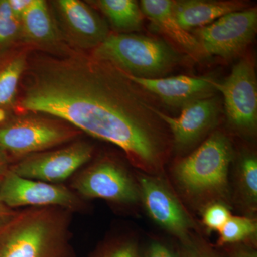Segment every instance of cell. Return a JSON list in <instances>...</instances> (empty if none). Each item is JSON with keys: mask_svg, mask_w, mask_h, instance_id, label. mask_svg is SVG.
Segmentation results:
<instances>
[{"mask_svg": "<svg viewBox=\"0 0 257 257\" xmlns=\"http://www.w3.org/2000/svg\"><path fill=\"white\" fill-rule=\"evenodd\" d=\"M16 107L63 120L82 133L119 147L148 175L163 170L169 140L163 121L123 71L92 54L29 58Z\"/></svg>", "mask_w": 257, "mask_h": 257, "instance_id": "obj_1", "label": "cell"}, {"mask_svg": "<svg viewBox=\"0 0 257 257\" xmlns=\"http://www.w3.org/2000/svg\"><path fill=\"white\" fill-rule=\"evenodd\" d=\"M73 214L60 207L19 210L0 233V257H76L71 233Z\"/></svg>", "mask_w": 257, "mask_h": 257, "instance_id": "obj_2", "label": "cell"}, {"mask_svg": "<svg viewBox=\"0 0 257 257\" xmlns=\"http://www.w3.org/2000/svg\"><path fill=\"white\" fill-rule=\"evenodd\" d=\"M232 146L216 132L197 150L175 165L174 177L186 195L194 200L226 197Z\"/></svg>", "mask_w": 257, "mask_h": 257, "instance_id": "obj_3", "label": "cell"}, {"mask_svg": "<svg viewBox=\"0 0 257 257\" xmlns=\"http://www.w3.org/2000/svg\"><path fill=\"white\" fill-rule=\"evenodd\" d=\"M91 54L142 78H160L180 60L178 52L166 42L133 33L109 34Z\"/></svg>", "mask_w": 257, "mask_h": 257, "instance_id": "obj_4", "label": "cell"}, {"mask_svg": "<svg viewBox=\"0 0 257 257\" xmlns=\"http://www.w3.org/2000/svg\"><path fill=\"white\" fill-rule=\"evenodd\" d=\"M63 120L48 115H12L0 124V150L15 162L75 141L82 134Z\"/></svg>", "mask_w": 257, "mask_h": 257, "instance_id": "obj_5", "label": "cell"}, {"mask_svg": "<svg viewBox=\"0 0 257 257\" xmlns=\"http://www.w3.org/2000/svg\"><path fill=\"white\" fill-rule=\"evenodd\" d=\"M70 188L83 199L131 204L140 199L139 185L117 162L103 158L74 174Z\"/></svg>", "mask_w": 257, "mask_h": 257, "instance_id": "obj_6", "label": "cell"}, {"mask_svg": "<svg viewBox=\"0 0 257 257\" xmlns=\"http://www.w3.org/2000/svg\"><path fill=\"white\" fill-rule=\"evenodd\" d=\"M0 199L13 209L21 207H60L83 212L87 203L62 184L24 178L8 170L0 179Z\"/></svg>", "mask_w": 257, "mask_h": 257, "instance_id": "obj_7", "label": "cell"}, {"mask_svg": "<svg viewBox=\"0 0 257 257\" xmlns=\"http://www.w3.org/2000/svg\"><path fill=\"white\" fill-rule=\"evenodd\" d=\"M94 147L75 140L56 150L33 154L12 163L10 170L24 178L61 184L92 160Z\"/></svg>", "mask_w": 257, "mask_h": 257, "instance_id": "obj_8", "label": "cell"}, {"mask_svg": "<svg viewBox=\"0 0 257 257\" xmlns=\"http://www.w3.org/2000/svg\"><path fill=\"white\" fill-rule=\"evenodd\" d=\"M222 94L229 124L243 134L253 135L257 125V81L254 65L248 58L235 64L222 82L213 80Z\"/></svg>", "mask_w": 257, "mask_h": 257, "instance_id": "obj_9", "label": "cell"}, {"mask_svg": "<svg viewBox=\"0 0 257 257\" xmlns=\"http://www.w3.org/2000/svg\"><path fill=\"white\" fill-rule=\"evenodd\" d=\"M257 29V10L245 9L225 15L207 26L196 29L204 55L228 59L239 55L253 41Z\"/></svg>", "mask_w": 257, "mask_h": 257, "instance_id": "obj_10", "label": "cell"}, {"mask_svg": "<svg viewBox=\"0 0 257 257\" xmlns=\"http://www.w3.org/2000/svg\"><path fill=\"white\" fill-rule=\"evenodd\" d=\"M50 7L64 41L76 50H94L109 36L107 23L80 0H55Z\"/></svg>", "mask_w": 257, "mask_h": 257, "instance_id": "obj_11", "label": "cell"}, {"mask_svg": "<svg viewBox=\"0 0 257 257\" xmlns=\"http://www.w3.org/2000/svg\"><path fill=\"white\" fill-rule=\"evenodd\" d=\"M139 188L140 198L152 220L182 243L189 240L194 221L168 185L155 176L142 175Z\"/></svg>", "mask_w": 257, "mask_h": 257, "instance_id": "obj_12", "label": "cell"}, {"mask_svg": "<svg viewBox=\"0 0 257 257\" xmlns=\"http://www.w3.org/2000/svg\"><path fill=\"white\" fill-rule=\"evenodd\" d=\"M182 109L177 117L169 116L156 107L154 111L170 128L176 146L185 149L197 143L215 125L220 106L217 98L213 96L191 103Z\"/></svg>", "mask_w": 257, "mask_h": 257, "instance_id": "obj_13", "label": "cell"}, {"mask_svg": "<svg viewBox=\"0 0 257 257\" xmlns=\"http://www.w3.org/2000/svg\"><path fill=\"white\" fill-rule=\"evenodd\" d=\"M20 22L23 45L53 55H62L72 50L64 41L47 1L32 0Z\"/></svg>", "mask_w": 257, "mask_h": 257, "instance_id": "obj_14", "label": "cell"}, {"mask_svg": "<svg viewBox=\"0 0 257 257\" xmlns=\"http://www.w3.org/2000/svg\"><path fill=\"white\" fill-rule=\"evenodd\" d=\"M140 88L152 93L174 107L184 108L191 103L214 96L217 92L213 79L179 75L160 78H142L126 74Z\"/></svg>", "mask_w": 257, "mask_h": 257, "instance_id": "obj_15", "label": "cell"}, {"mask_svg": "<svg viewBox=\"0 0 257 257\" xmlns=\"http://www.w3.org/2000/svg\"><path fill=\"white\" fill-rule=\"evenodd\" d=\"M32 49L25 45L0 54V112L13 115L19 89L26 71Z\"/></svg>", "mask_w": 257, "mask_h": 257, "instance_id": "obj_16", "label": "cell"}, {"mask_svg": "<svg viewBox=\"0 0 257 257\" xmlns=\"http://www.w3.org/2000/svg\"><path fill=\"white\" fill-rule=\"evenodd\" d=\"M140 8L144 15L189 55H204L197 39L184 30L175 18L173 1L143 0L140 3Z\"/></svg>", "mask_w": 257, "mask_h": 257, "instance_id": "obj_17", "label": "cell"}, {"mask_svg": "<svg viewBox=\"0 0 257 257\" xmlns=\"http://www.w3.org/2000/svg\"><path fill=\"white\" fill-rule=\"evenodd\" d=\"M246 5L239 1H173V12L184 30L200 28L225 15L245 10Z\"/></svg>", "mask_w": 257, "mask_h": 257, "instance_id": "obj_18", "label": "cell"}, {"mask_svg": "<svg viewBox=\"0 0 257 257\" xmlns=\"http://www.w3.org/2000/svg\"><path fill=\"white\" fill-rule=\"evenodd\" d=\"M105 15L119 33H131L142 28L144 15L138 2L134 0L88 1Z\"/></svg>", "mask_w": 257, "mask_h": 257, "instance_id": "obj_19", "label": "cell"}, {"mask_svg": "<svg viewBox=\"0 0 257 257\" xmlns=\"http://www.w3.org/2000/svg\"><path fill=\"white\" fill-rule=\"evenodd\" d=\"M256 220L248 217L231 216L219 231V246L246 243L256 238Z\"/></svg>", "mask_w": 257, "mask_h": 257, "instance_id": "obj_20", "label": "cell"}, {"mask_svg": "<svg viewBox=\"0 0 257 257\" xmlns=\"http://www.w3.org/2000/svg\"><path fill=\"white\" fill-rule=\"evenodd\" d=\"M237 185L243 202L248 208L256 209L257 204V160L253 155H246L238 168Z\"/></svg>", "mask_w": 257, "mask_h": 257, "instance_id": "obj_21", "label": "cell"}, {"mask_svg": "<svg viewBox=\"0 0 257 257\" xmlns=\"http://www.w3.org/2000/svg\"><path fill=\"white\" fill-rule=\"evenodd\" d=\"M21 22L12 11L8 0H0V54L20 46Z\"/></svg>", "mask_w": 257, "mask_h": 257, "instance_id": "obj_22", "label": "cell"}, {"mask_svg": "<svg viewBox=\"0 0 257 257\" xmlns=\"http://www.w3.org/2000/svg\"><path fill=\"white\" fill-rule=\"evenodd\" d=\"M89 257H140V251L133 239L116 238L98 246Z\"/></svg>", "mask_w": 257, "mask_h": 257, "instance_id": "obj_23", "label": "cell"}, {"mask_svg": "<svg viewBox=\"0 0 257 257\" xmlns=\"http://www.w3.org/2000/svg\"><path fill=\"white\" fill-rule=\"evenodd\" d=\"M231 214L224 203L214 201L209 202L203 211V224L209 231H218L226 224Z\"/></svg>", "mask_w": 257, "mask_h": 257, "instance_id": "obj_24", "label": "cell"}, {"mask_svg": "<svg viewBox=\"0 0 257 257\" xmlns=\"http://www.w3.org/2000/svg\"><path fill=\"white\" fill-rule=\"evenodd\" d=\"M180 257H221L220 254L202 240L194 239L182 243V248L179 253Z\"/></svg>", "mask_w": 257, "mask_h": 257, "instance_id": "obj_25", "label": "cell"}, {"mask_svg": "<svg viewBox=\"0 0 257 257\" xmlns=\"http://www.w3.org/2000/svg\"><path fill=\"white\" fill-rule=\"evenodd\" d=\"M140 257H180L179 253H176L172 248L159 241L150 243L146 249Z\"/></svg>", "mask_w": 257, "mask_h": 257, "instance_id": "obj_26", "label": "cell"}, {"mask_svg": "<svg viewBox=\"0 0 257 257\" xmlns=\"http://www.w3.org/2000/svg\"><path fill=\"white\" fill-rule=\"evenodd\" d=\"M229 257H257L256 250L248 243L229 245Z\"/></svg>", "mask_w": 257, "mask_h": 257, "instance_id": "obj_27", "label": "cell"}, {"mask_svg": "<svg viewBox=\"0 0 257 257\" xmlns=\"http://www.w3.org/2000/svg\"><path fill=\"white\" fill-rule=\"evenodd\" d=\"M19 210L8 207L0 199V233L13 221Z\"/></svg>", "mask_w": 257, "mask_h": 257, "instance_id": "obj_28", "label": "cell"}, {"mask_svg": "<svg viewBox=\"0 0 257 257\" xmlns=\"http://www.w3.org/2000/svg\"><path fill=\"white\" fill-rule=\"evenodd\" d=\"M32 0H8L10 8L13 11V14L21 20L24 13L28 9L31 5Z\"/></svg>", "mask_w": 257, "mask_h": 257, "instance_id": "obj_29", "label": "cell"}, {"mask_svg": "<svg viewBox=\"0 0 257 257\" xmlns=\"http://www.w3.org/2000/svg\"><path fill=\"white\" fill-rule=\"evenodd\" d=\"M11 164L9 157L3 150H0V179L9 170Z\"/></svg>", "mask_w": 257, "mask_h": 257, "instance_id": "obj_30", "label": "cell"}]
</instances>
